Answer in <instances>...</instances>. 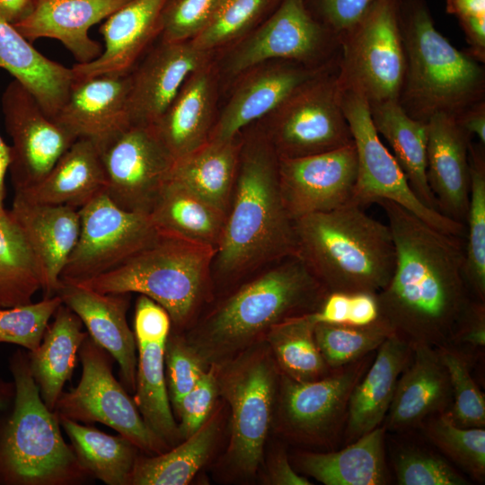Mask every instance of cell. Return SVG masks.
Listing matches in <instances>:
<instances>
[{"label": "cell", "instance_id": "cell-24", "mask_svg": "<svg viewBox=\"0 0 485 485\" xmlns=\"http://www.w3.org/2000/svg\"><path fill=\"white\" fill-rule=\"evenodd\" d=\"M88 330L91 339L118 362L127 389L135 392L137 342L127 322L129 294H101L60 282L56 292Z\"/></svg>", "mask_w": 485, "mask_h": 485}, {"label": "cell", "instance_id": "cell-54", "mask_svg": "<svg viewBox=\"0 0 485 485\" xmlns=\"http://www.w3.org/2000/svg\"><path fill=\"white\" fill-rule=\"evenodd\" d=\"M485 302L475 299L452 346H463L470 350L485 347Z\"/></svg>", "mask_w": 485, "mask_h": 485}, {"label": "cell", "instance_id": "cell-23", "mask_svg": "<svg viewBox=\"0 0 485 485\" xmlns=\"http://www.w3.org/2000/svg\"><path fill=\"white\" fill-rule=\"evenodd\" d=\"M452 401L449 375L438 348L414 346L384 425L392 432L420 428L428 419L447 413Z\"/></svg>", "mask_w": 485, "mask_h": 485}, {"label": "cell", "instance_id": "cell-39", "mask_svg": "<svg viewBox=\"0 0 485 485\" xmlns=\"http://www.w3.org/2000/svg\"><path fill=\"white\" fill-rule=\"evenodd\" d=\"M58 419L78 463L86 472L109 485L129 484L138 449L131 441L82 426L67 418Z\"/></svg>", "mask_w": 485, "mask_h": 485}, {"label": "cell", "instance_id": "cell-20", "mask_svg": "<svg viewBox=\"0 0 485 485\" xmlns=\"http://www.w3.org/2000/svg\"><path fill=\"white\" fill-rule=\"evenodd\" d=\"M426 125V173L437 209L464 225L471 189V137L450 114H435Z\"/></svg>", "mask_w": 485, "mask_h": 485}, {"label": "cell", "instance_id": "cell-32", "mask_svg": "<svg viewBox=\"0 0 485 485\" xmlns=\"http://www.w3.org/2000/svg\"><path fill=\"white\" fill-rule=\"evenodd\" d=\"M0 68L24 85L53 119L65 103L74 83L71 67L43 56L1 15Z\"/></svg>", "mask_w": 485, "mask_h": 485}, {"label": "cell", "instance_id": "cell-51", "mask_svg": "<svg viewBox=\"0 0 485 485\" xmlns=\"http://www.w3.org/2000/svg\"><path fill=\"white\" fill-rule=\"evenodd\" d=\"M219 397L216 368L215 365H210L174 410L180 419L178 428L182 440L203 425L216 406Z\"/></svg>", "mask_w": 485, "mask_h": 485}, {"label": "cell", "instance_id": "cell-17", "mask_svg": "<svg viewBox=\"0 0 485 485\" xmlns=\"http://www.w3.org/2000/svg\"><path fill=\"white\" fill-rule=\"evenodd\" d=\"M357 171L354 143L302 157H278L280 192L290 218L294 221L352 202Z\"/></svg>", "mask_w": 485, "mask_h": 485}, {"label": "cell", "instance_id": "cell-53", "mask_svg": "<svg viewBox=\"0 0 485 485\" xmlns=\"http://www.w3.org/2000/svg\"><path fill=\"white\" fill-rule=\"evenodd\" d=\"M172 321L167 311L146 295H139L135 305L136 342L166 341Z\"/></svg>", "mask_w": 485, "mask_h": 485}, {"label": "cell", "instance_id": "cell-12", "mask_svg": "<svg viewBox=\"0 0 485 485\" xmlns=\"http://www.w3.org/2000/svg\"><path fill=\"white\" fill-rule=\"evenodd\" d=\"M268 139L278 157H302L353 144L340 103L339 57L276 110Z\"/></svg>", "mask_w": 485, "mask_h": 485}, {"label": "cell", "instance_id": "cell-61", "mask_svg": "<svg viewBox=\"0 0 485 485\" xmlns=\"http://www.w3.org/2000/svg\"><path fill=\"white\" fill-rule=\"evenodd\" d=\"M280 0H274L275 4H278Z\"/></svg>", "mask_w": 485, "mask_h": 485}, {"label": "cell", "instance_id": "cell-45", "mask_svg": "<svg viewBox=\"0 0 485 485\" xmlns=\"http://www.w3.org/2000/svg\"><path fill=\"white\" fill-rule=\"evenodd\" d=\"M447 369L452 405L446 413L450 420L463 428L485 427V397L471 373L472 356L454 346L438 348Z\"/></svg>", "mask_w": 485, "mask_h": 485}, {"label": "cell", "instance_id": "cell-11", "mask_svg": "<svg viewBox=\"0 0 485 485\" xmlns=\"http://www.w3.org/2000/svg\"><path fill=\"white\" fill-rule=\"evenodd\" d=\"M340 85V103L357 155V179L352 202L365 207L380 199L392 200L428 225L463 237L465 225L427 207L411 190L392 153L373 124L369 103L356 90Z\"/></svg>", "mask_w": 485, "mask_h": 485}, {"label": "cell", "instance_id": "cell-35", "mask_svg": "<svg viewBox=\"0 0 485 485\" xmlns=\"http://www.w3.org/2000/svg\"><path fill=\"white\" fill-rule=\"evenodd\" d=\"M242 145L208 140L174 161L168 181L227 213L235 184Z\"/></svg>", "mask_w": 485, "mask_h": 485}, {"label": "cell", "instance_id": "cell-47", "mask_svg": "<svg viewBox=\"0 0 485 485\" xmlns=\"http://www.w3.org/2000/svg\"><path fill=\"white\" fill-rule=\"evenodd\" d=\"M274 0H222L212 19L190 43L209 52L248 31Z\"/></svg>", "mask_w": 485, "mask_h": 485}, {"label": "cell", "instance_id": "cell-26", "mask_svg": "<svg viewBox=\"0 0 485 485\" xmlns=\"http://www.w3.org/2000/svg\"><path fill=\"white\" fill-rule=\"evenodd\" d=\"M128 1L39 0L34 12L13 26L30 42L40 38L59 40L77 64H85L103 51L101 45L90 38V28Z\"/></svg>", "mask_w": 485, "mask_h": 485}, {"label": "cell", "instance_id": "cell-28", "mask_svg": "<svg viewBox=\"0 0 485 485\" xmlns=\"http://www.w3.org/2000/svg\"><path fill=\"white\" fill-rule=\"evenodd\" d=\"M412 352L413 347L395 334L389 336L376 349L372 363L349 398L342 436L345 445L372 431L384 420L398 380Z\"/></svg>", "mask_w": 485, "mask_h": 485}, {"label": "cell", "instance_id": "cell-3", "mask_svg": "<svg viewBox=\"0 0 485 485\" xmlns=\"http://www.w3.org/2000/svg\"><path fill=\"white\" fill-rule=\"evenodd\" d=\"M327 294L301 259L291 255L236 287L184 337L207 366L217 365L262 340L274 324L316 311Z\"/></svg>", "mask_w": 485, "mask_h": 485}, {"label": "cell", "instance_id": "cell-9", "mask_svg": "<svg viewBox=\"0 0 485 485\" xmlns=\"http://www.w3.org/2000/svg\"><path fill=\"white\" fill-rule=\"evenodd\" d=\"M400 1L378 0L339 40V81L360 93L369 105L399 100L406 68Z\"/></svg>", "mask_w": 485, "mask_h": 485}, {"label": "cell", "instance_id": "cell-1", "mask_svg": "<svg viewBox=\"0 0 485 485\" xmlns=\"http://www.w3.org/2000/svg\"><path fill=\"white\" fill-rule=\"evenodd\" d=\"M388 221L395 266L376 293L379 318L412 347L452 346L476 298L467 285L464 244L401 205L375 202Z\"/></svg>", "mask_w": 485, "mask_h": 485}, {"label": "cell", "instance_id": "cell-52", "mask_svg": "<svg viewBox=\"0 0 485 485\" xmlns=\"http://www.w3.org/2000/svg\"><path fill=\"white\" fill-rule=\"evenodd\" d=\"M378 0H304L313 17L339 40L369 13Z\"/></svg>", "mask_w": 485, "mask_h": 485}, {"label": "cell", "instance_id": "cell-29", "mask_svg": "<svg viewBox=\"0 0 485 485\" xmlns=\"http://www.w3.org/2000/svg\"><path fill=\"white\" fill-rule=\"evenodd\" d=\"M215 92L214 75L207 64L189 75L163 116L151 125L174 161L208 141Z\"/></svg>", "mask_w": 485, "mask_h": 485}, {"label": "cell", "instance_id": "cell-30", "mask_svg": "<svg viewBox=\"0 0 485 485\" xmlns=\"http://www.w3.org/2000/svg\"><path fill=\"white\" fill-rule=\"evenodd\" d=\"M386 432L380 425L338 451L297 452L294 463L298 472L325 485L388 484Z\"/></svg>", "mask_w": 485, "mask_h": 485}, {"label": "cell", "instance_id": "cell-4", "mask_svg": "<svg viewBox=\"0 0 485 485\" xmlns=\"http://www.w3.org/2000/svg\"><path fill=\"white\" fill-rule=\"evenodd\" d=\"M295 255L329 292L378 293L390 281L395 248L388 225L349 202L294 220Z\"/></svg>", "mask_w": 485, "mask_h": 485}, {"label": "cell", "instance_id": "cell-48", "mask_svg": "<svg viewBox=\"0 0 485 485\" xmlns=\"http://www.w3.org/2000/svg\"><path fill=\"white\" fill-rule=\"evenodd\" d=\"M61 304L60 296L55 295L37 303L0 307V343L20 345L31 352L36 350Z\"/></svg>", "mask_w": 485, "mask_h": 485}, {"label": "cell", "instance_id": "cell-18", "mask_svg": "<svg viewBox=\"0 0 485 485\" xmlns=\"http://www.w3.org/2000/svg\"><path fill=\"white\" fill-rule=\"evenodd\" d=\"M331 42L339 44L313 17L304 0H280L272 14L234 53L230 69L237 74L276 58L308 63Z\"/></svg>", "mask_w": 485, "mask_h": 485}, {"label": "cell", "instance_id": "cell-6", "mask_svg": "<svg viewBox=\"0 0 485 485\" xmlns=\"http://www.w3.org/2000/svg\"><path fill=\"white\" fill-rule=\"evenodd\" d=\"M216 250L160 233L117 268L77 284L101 294L144 295L163 306L176 330L192 324L214 290Z\"/></svg>", "mask_w": 485, "mask_h": 485}, {"label": "cell", "instance_id": "cell-31", "mask_svg": "<svg viewBox=\"0 0 485 485\" xmlns=\"http://www.w3.org/2000/svg\"><path fill=\"white\" fill-rule=\"evenodd\" d=\"M106 185L98 146L78 138L39 183L14 195L33 203L79 209L105 192Z\"/></svg>", "mask_w": 485, "mask_h": 485}, {"label": "cell", "instance_id": "cell-43", "mask_svg": "<svg viewBox=\"0 0 485 485\" xmlns=\"http://www.w3.org/2000/svg\"><path fill=\"white\" fill-rule=\"evenodd\" d=\"M392 334L380 318L366 326L317 323L314 338L319 351L331 370L355 363L376 351Z\"/></svg>", "mask_w": 485, "mask_h": 485}, {"label": "cell", "instance_id": "cell-38", "mask_svg": "<svg viewBox=\"0 0 485 485\" xmlns=\"http://www.w3.org/2000/svg\"><path fill=\"white\" fill-rule=\"evenodd\" d=\"M166 341L137 342L134 402L146 424L170 447L182 441L173 418L164 373Z\"/></svg>", "mask_w": 485, "mask_h": 485}, {"label": "cell", "instance_id": "cell-34", "mask_svg": "<svg viewBox=\"0 0 485 485\" xmlns=\"http://www.w3.org/2000/svg\"><path fill=\"white\" fill-rule=\"evenodd\" d=\"M223 417V405L216 404L203 425L178 445L159 454L137 457L129 484H189L214 453Z\"/></svg>", "mask_w": 485, "mask_h": 485}, {"label": "cell", "instance_id": "cell-27", "mask_svg": "<svg viewBox=\"0 0 485 485\" xmlns=\"http://www.w3.org/2000/svg\"><path fill=\"white\" fill-rule=\"evenodd\" d=\"M330 65L331 63L316 69L291 65L277 66L246 77L214 123L208 140H234L242 128L262 116L276 111L301 86Z\"/></svg>", "mask_w": 485, "mask_h": 485}, {"label": "cell", "instance_id": "cell-16", "mask_svg": "<svg viewBox=\"0 0 485 485\" xmlns=\"http://www.w3.org/2000/svg\"><path fill=\"white\" fill-rule=\"evenodd\" d=\"M1 106L13 142L8 171L18 192L39 183L76 138L49 117L16 79L5 87Z\"/></svg>", "mask_w": 485, "mask_h": 485}, {"label": "cell", "instance_id": "cell-19", "mask_svg": "<svg viewBox=\"0 0 485 485\" xmlns=\"http://www.w3.org/2000/svg\"><path fill=\"white\" fill-rule=\"evenodd\" d=\"M208 52L190 41L161 42L130 72L128 116L131 124H154L190 74L207 64Z\"/></svg>", "mask_w": 485, "mask_h": 485}, {"label": "cell", "instance_id": "cell-22", "mask_svg": "<svg viewBox=\"0 0 485 485\" xmlns=\"http://www.w3.org/2000/svg\"><path fill=\"white\" fill-rule=\"evenodd\" d=\"M167 0H129L105 19L99 31L104 40L101 55L92 62L75 64L74 80L101 75L128 74L161 35Z\"/></svg>", "mask_w": 485, "mask_h": 485}, {"label": "cell", "instance_id": "cell-8", "mask_svg": "<svg viewBox=\"0 0 485 485\" xmlns=\"http://www.w3.org/2000/svg\"><path fill=\"white\" fill-rule=\"evenodd\" d=\"M215 366L219 396L230 409V438L224 461L234 476L249 480L263 463L280 372L264 340Z\"/></svg>", "mask_w": 485, "mask_h": 485}, {"label": "cell", "instance_id": "cell-58", "mask_svg": "<svg viewBox=\"0 0 485 485\" xmlns=\"http://www.w3.org/2000/svg\"><path fill=\"white\" fill-rule=\"evenodd\" d=\"M445 11L458 21L485 17V0H445Z\"/></svg>", "mask_w": 485, "mask_h": 485}, {"label": "cell", "instance_id": "cell-55", "mask_svg": "<svg viewBox=\"0 0 485 485\" xmlns=\"http://www.w3.org/2000/svg\"><path fill=\"white\" fill-rule=\"evenodd\" d=\"M264 481L271 485L313 484L304 475L295 471L286 450L281 447L269 454Z\"/></svg>", "mask_w": 485, "mask_h": 485}, {"label": "cell", "instance_id": "cell-37", "mask_svg": "<svg viewBox=\"0 0 485 485\" xmlns=\"http://www.w3.org/2000/svg\"><path fill=\"white\" fill-rule=\"evenodd\" d=\"M373 124L392 150L411 190L428 207L437 209L427 180V125L410 118L398 101L369 105Z\"/></svg>", "mask_w": 485, "mask_h": 485}, {"label": "cell", "instance_id": "cell-36", "mask_svg": "<svg viewBox=\"0 0 485 485\" xmlns=\"http://www.w3.org/2000/svg\"><path fill=\"white\" fill-rule=\"evenodd\" d=\"M226 212L182 186L168 181L149 216L156 229L216 251L222 238Z\"/></svg>", "mask_w": 485, "mask_h": 485}, {"label": "cell", "instance_id": "cell-5", "mask_svg": "<svg viewBox=\"0 0 485 485\" xmlns=\"http://www.w3.org/2000/svg\"><path fill=\"white\" fill-rule=\"evenodd\" d=\"M400 26L406 68L398 102L410 118L455 117L484 100V67L436 29L425 0L400 1Z\"/></svg>", "mask_w": 485, "mask_h": 485}, {"label": "cell", "instance_id": "cell-10", "mask_svg": "<svg viewBox=\"0 0 485 485\" xmlns=\"http://www.w3.org/2000/svg\"><path fill=\"white\" fill-rule=\"evenodd\" d=\"M375 351L313 381L280 374L274 424L278 432L306 446L331 448L342 439L351 392Z\"/></svg>", "mask_w": 485, "mask_h": 485}, {"label": "cell", "instance_id": "cell-50", "mask_svg": "<svg viewBox=\"0 0 485 485\" xmlns=\"http://www.w3.org/2000/svg\"><path fill=\"white\" fill-rule=\"evenodd\" d=\"M222 0H167L162 16L160 39L185 42L208 24Z\"/></svg>", "mask_w": 485, "mask_h": 485}, {"label": "cell", "instance_id": "cell-25", "mask_svg": "<svg viewBox=\"0 0 485 485\" xmlns=\"http://www.w3.org/2000/svg\"><path fill=\"white\" fill-rule=\"evenodd\" d=\"M9 212L40 266L44 279V297L55 295L62 271L79 237V209L33 203L14 195Z\"/></svg>", "mask_w": 485, "mask_h": 485}, {"label": "cell", "instance_id": "cell-2", "mask_svg": "<svg viewBox=\"0 0 485 485\" xmlns=\"http://www.w3.org/2000/svg\"><path fill=\"white\" fill-rule=\"evenodd\" d=\"M278 157L267 138L242 146L235 184L212 276L234 283L295 255L294 221L284 206Z\"/></svg>", "mask_w": 485, "mask_h": 485}, {"label": "cell", "instance_id": "cell-7", "mask_svg": "<svg viewBox=\"0 0 485 485\" xmlns=\"http://www.w3.org/2000/svg\"><path fill=\"white\" fill-rule=\"evenodd\" d=\"M13 410L0 430V481L15 485H57L79 479L86 472L66 444L57 413L41 399L21 352L11 360Z\"/></svg>", "mask_w": 485, "mask_h": 485}, {"label": "cell", "instance_id": "cell-42", "mask_svg": "<svg viewBox=\"0 0 485 485\" xmlns=\"http://www.w3.org/2000/svg\"><path fill=\"white\" fill-rule=\"evenodd\" d=\"M471 189L463 272L473 297L485 302V159L481 144L469 147Z\"/></svg>", "mask_w": 485, "mask_h": 485}, {"label": "cell", "instance_id": "cell-14", "mask_svg": "<svg viewBox=\"0 0 485 485\" xmlns=\"http://www.w3.org/2000/svg\"><path fill=\"white\" fill-rule=\"evenodd\" d=\"M80 234L60 282L104 274L152 244L160 235L149 215L125 210L103 192L81 208Z\"/></svg>", "mask_w": 485, "mask_h": 485}, {"label": "cell", "instance_id": "cell-57", "mask_svg": "<svg viewBox=\"0 0 485 485\" xmlns=\"http://www.w3.org/2000/svg\"><path fill=\"white\" fill-rule=\"evenodd\" d=\"M39 0H0V15L13 25L28 18Z\"/></svg>", "mask_w": 485, "mask_h": 485}, {"label": "cell", "instance_id": "cell-59", "mask_svg": "<svg viewBox=\"0 0 485 485\" xmlns=\"http://www.w3.org/2000/svg\"><path fill=\"white\" fill-rule=\"evenodd\" d=\"M11 162L10 146L0 137V216L5 214L4 208L5 185L4 179Z\"/></svg>", "mask_w": 485, "mask_h": 485}, {"label": "cell", "instance_id": "cell-56", "mask_svg": "<svg viewBox=\"0 0 485 485\" xmlns=\"http://www.w3.org/2000/svg\"><path fill=\"white\" fill-rule=\"evenodd\" d=\"M460 127L471 137H478L480 144H485V101H480L455 116Z\"/></svg>", "mask_w": 485, "mask_h": 485}, {"label": "cell", "instance_id": "cell-21", "mask_svg": "<svg viewBox=\"0 0 485 485\" xmlns=\"http://www.w3.org/2000/svg\"><path fill=\"white\" fill-rule=\"evenodd\" d=\"M130 75L108 74L74 80L54 119L76 139L99 145L130 123Z\"/></svg>", "mask_w": 485, "mask_h": 485}, {"label": "cell", "instance_id": "cell-13", "mask_svg": "<svg viewBox=\"0 0 485 485\" xmlns=\"http://www.w3.org/2000/svg\"><path fill=\"white\" fill-rule=\"evenodd\" d=\"M78 353L82 376L75 389L60 394L54 409L57 416L84 423L101 422L149 455L169 450L114 377L104 349L87 336Z\"/></svg>", "mask_w": 485, "mask_h": 485}, {"label": "cell", "instance_id": "cell-40", "mask_svg": "<svg viewBox=\"0 0 485 485\" xmlns=\"http://www.w3.org/2000/svg\"><path fill=\"white\" fill-rule=\"evenodd\" d=\"M315 325L312 313H307L287 318L268 331L263 340L280 374L298 382H309L331 371L317 347Z\"/></svg>", "mask_w": 485, "mask_h": 485}, {"label": "cell", "instance_id": "cell-44", "mask_svg": "<svg viewBox=\"0 0 485 485\" xmlns=\"http://www.w3.org/2000/svg\"><path fill=\"white\" fill-rule=\"evenodd\" d=\"M428 439L446 457L479 482L485 480V429L463 428L446 413L428 419L420 427Z\"/></svg>", "mask_w": 485, "mask_h": 485}, {"label": "cell", "instance_id": "cell-60", "mask_svg": "<svg viewBox=\"0 0 485 485\" xmlns=\"http://www.w3.org/2000/svg\"><path fill=\"white\" fill-rule=\"evenodd\" d=\"M14 397V384L0 380V411L5 410Z\"/></svg>", "mask_w": 485, "mask_h": 485}, {"label": "cell", "instance_id": "cell-33", "mask_svg": "<svg viewBox=\"0 0 485 485\" xmlns=\"http://www.w3.org/2000/svg\"><path fill=\"white\" fill-rule=\"evenodd\" d=\"M80 318L63 303L48 325L38 348L31 352L29 368L46 406L54 410L65 383L70 379L79 349L88 336Z\"/></svg>", "mask_w": 485, "mask_h": 485}, {"label": "cell", "instance_id": "cell-15", "mask_svg": "<svg viewBox=\"0 0 485 485\" xmlns=\"http://www.w3.org/2000/svg\"><path fill=\"white\" fill-rule=\"evenodd\" d=\"M97 146L105 193L125 210L149 215L174 163L153 127L129 124Z\"/></svg>", "mask_w": 485, "mask_h": 485}, {"label": "cell", "instance_id": "cell-49", "mask_svg": "<svg viewBox=\"0 0 485 485\" xmlns=\"http://www.w3.org/2000/svg\"><path fill=\"white\" fill-rule=\"evenodd\" d=\"M164 367L169 398L175 410L208 366L184 335L170 332L164 348Z\"/></svg>", "mask_w": 485, "mask_h": 485}, {"label": "cell", "instance_id": "cell-41", "mask_svg": "<svg viewBox=\"0 0 485 485\" xmlns=\"http://www.w3.org/2000/svg\"><path fill=\"white\" fill-rule=\"evenodd\" d=\"M44 288L36 258L9 210L0 216V307L31 303Z\"/></svg>", "mask_w": 485, "mask_h": 485}, {"label": "cell", "instance_id": "cell-46", "mask_svg": "<svg viewBox=\"0 0 485 485\" xmlns=\"http://www.w3.org/2000/svg\"><path fill=\"white\" fill-rule=\"evenodd\" d=\"M392 465L400 485H466L463 476L442 455L413 445L392 451Z\"/></svg>", "mask_w": 485, "mask_h": 485}]
</instances>
